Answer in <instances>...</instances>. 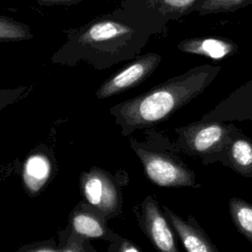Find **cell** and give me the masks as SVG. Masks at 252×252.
I'll list each match as a JSON object with an SVG mask.
<instances>
[{
    "instance_id": "cell-1",
    "label": "cell",
    "mask_w": 252,
    "mask_h": 252,
    "mask_svg": "<svg viewBox=\"0 0 252 252\" xmlns=\"http://www.w3.org/2000/svg\"><path fill=\"white\" fill-rule=\"evenodd\" d=\"M168 20L138 0H125L122 7L67 33V40L52 62L75 65L84 61L103 70L136 59L153 35L167 32Z\"/></svg>"
},
{
    "instance_id": "cell-2",
    "label": "cell",
    "mask_w": 252,
    "mask_h": 252,
    "mask_svg": "<svg viewBox=\"0 0 252 252\" xmlns=\"http://www.w3.org/2000/svg\"><path fill=\"white\" fill-rule=\"evenodd\" d=\"M220 65L203 64L110 108L121 134L159 123L201 94L220 72Z\"/></svg>"
},
{
    "instance_id": "cell-3",
    "label": "cell",
    "mask_w": 252,
    "mask_h": 252,
    "mask_svg": "<svg viewBox=\"0 0 252 252\" xmlns=\"http://www.w3.org/2000/svg\"><path fill=\"white\" fill-rule=\"evenodd\" d=\"M133 150L139 157L147 177L161 187H184L195 185V175L184 164L170 157L149 151L132 141Z\"/></svg>"
},
{
    "instance_id": "cell-4",
    "label": "cell",
    "mask_w": 252,
    "mask_h": 252,
    "mask_svg": "<svg viewBox=\"0 0 252 252\" xmlns=\"http://www.w3.org/2000/svg\"><path fill=\"white\" fill-rule=\"evenodd\" d=\"M80 183L87 204L106 220L120 215L121 196L110 174L100 168L93 167L81 174Z\"/></svg>"
},
{
    "instance_id": "cell-5",
    "label": "cell",
    "mask_w": 252,
    "mask_h": 252,
    "mask_svg": "<svg viewBox=\"0 0 252 252\" xmlns=\"http://www.w3.org/2000/svg\"><path fill=\"white\" fill-rule=\"evenodd\" d=\"M160 62L161 56L158 53L148 52L138 56L130 64L105 80L96 90V97L107 98L140 85L155 72Z\"/></svg>"
},
{
    "instance_id": "cell-6",
    "label": "cell",
    "mask_w": 252,
    "mask_h": 252,
    "mask_svg": "<svg viewBox=\"0 0 252 252\" xmlns=\"http://www.w3.org/2000/svg\"><path fill=\"white\" fill-rule=\"evenodd\" d=\"M141 225L158 252H179L173 232L152 196L146 197L141 206Z\"/></svg>"
},
{
    "instance_id": "cell-7",
    "label": "cell",
    "mask_w": 252,
    "mask_h": 252,
    "mask_svg": "<svg viewBox=\"0 0 252 252\" xmlns=\"http://www.w3.org/2000/svg\"><path fill=\"white\" fill-rule=\"evenodd\" d=\"M228 133V127L220 123H196L182 129V140L191 153L208 154L221 149Z\"/></svg>"
},
{
    "instance_id": "cell-8",
    "label": "cell",
    "mask_w": 252,
    "mask_h": 252,
    "mask_svg": "<svg viewBox=\"0 0 252 252\" xmlns=\"http://www.w3.org/2000/svg\"><path fill=\"white\" fill-rule=\"evenodd\" d=\"M72 232L87 238H103L116 240L118 235L113 233L106 225V219L89 204H80L70 216Z\"/></svg>"
},
{
    "instance_id": "cell-9",
    "label": "cell",
    "mask_w": 252,
    "mask_h": 252,
    "mask_svg": "<svg viewBox=\"0 0 252 252\" xmlns=\"http://www.w3.org/2000/svg\"><path fill=\"white\" fill-rule=\"evenodd\" d=\"M177 48L187 54L220 60L235 54L238 50V45L229 38L219 36H197L179 41Z\"/></svg>"
},
{
    "instance_id": "cell-10",
    "label": "cell",
    "mask_w": 252,
    "mask_h": 252,
    "mask_svg": "<svg viewBox=\"0 0 252 252\" xmlns=\"http://www.w3.org/2000/svg\"><path fill=\"white\" fill-rule=\"evenodd\" d=\"M163 212L187 252H218L207 234L198 225L184 220L165 206Z\"/></svg>"
},
{
    "instance_id": "cell-11",
    "label": "cell",
    "mask_w": 252,
    "mask_h": 252,
    "mask_svg": "<svg viewBox=\"0 0 252 252\" xmlns=\"http://www.w3.org/2000/svg\"><path fill=\"white\" fill-rule=\"evenodd\" d=\"M51 172L52 163L46 154L30 155L23 167V181L29 194L37 195L50 179Z\"/></svg>"
},
{
    "instance_id": "cell-12",
    "label": "cell",
    "mask_w": 252,
    "mask_h": 252,
    "mask_svg": "<svg viewBox=\"0 0 252 252\" xmlns=\"http://www.w3.org/2000/svg\"><path fill=\"white\" fill-rule=\"evenodd\" d=\"M159 13L168 21L179 20L193 12L202 0H138Z\"/></svg>"
},
{
    "instance_id": "cell-13",
    "label": "cell",
    "mask_w": 252,
    "mask_h": 252,
    "mask_svg": "<svg viewBox=\"0 0 252 252\" xmlns=\"http://www.w3.org/2000/svg\"><path fill=\"white\" fill-rule=\"evenodd\" d=\"M228 157L235 170L252 174V143L246 139H235L228 146Z\"/></svg>"
},
{
    "instance_id": "cell-14",
    "label": "cell",
    "mask_w": 252,
    "mask_h": 252,
    "mask_svg": "<svg viewBox=\"0 0 252 252\" xmlns=\"http://www.w3.org/2000/svg\"><path fill=\"white\" fill-rule=\"evenodd\" d=\"M229 212L235 226L252 242V204L232 198L229 201Z\"/></svg>"
},
{
    "instance_id": "cell-15",
    "label": "cell",
    "mask_w": 252,
    "mask_h": 252,
    "mask_svg": "<svg viewBox=\"0 0 252 252\" xmlns=\"http://www.w3.org/2000/svg\"><path fill=\"white\" fill-rule=\"evenodd\" d=\"M32 36L31 29L27 24L6 16H0V42L28 40L32 38Z\"/></svg>"
},
{
    "instance_id": "cell-16",
    "label": "cell",
    "mask_w": 252,
    "mask_h": 252,
    "mask_svg": "<svg viewBox=\"0 0 252 252\" xmlns=\"http://www.w3.org/2000/svg\"><path fill=\"white\" fill-rule=\"evenodd\" d=\"M252 5V0H202L196 12L200 16L235 12Z\"/></svg>"
},
{
    "instance_id": "cell-17",
    "label": "cell",
    "mask_w": 252,
    "mask_h": 252,
    "mask_svg": "<svg viewBox=\"0 0 252 252\" xmlns=\"http://www.w3.org/2000/svg\"><path fill=\"white\" fill-rule=\"evenodd\" d=\"M28 87H17L13 89L0 90V111L8 105H11L20 100L28 94Z\"/></svg>"
},
{
    "instance_id": "cell-18",
    "label": "cell",
    "mask_w": 252,
    "mask_h": 252,
    "mask_svg": "<svg viewBox=\"0 0 252 252\" xmlns=\"http://www.w3.org/2000/svg\"><path fill=\"white\" fill-rule=\"evenodd\" d=\"M84 239L80 235L72 232L66 244L61 248V252H87L84 246Z\"/></svg>"
},
{
    "instance_id": "cell-19",
    "label": "cell",
    "mask_w": 252,
    "mask_h": 252,
    "mask_svg": "<svg viewBox=\"0 0 252 252\" xmlns=\"http://www.w3.org/2000/svg\"><path fill=\"white\" fill-rule=\"evenodd\" d=\"M16 252H61V248H57L52 243L44 242L21 247Z\"/></svg>"
},
{
    "instance_id": "cell-20",
    "label": "cell",
    "mask_w": 252,
    "mask_h": 252,
    "mask_svg": "<svg viewBox=\"0 0 252 252\" xmlns=\"http://www.w3.org/2000/svg\"><path fill=\"white\" fill-rule=\"evenodd\" d=\"M40 6H53V5H74L83 0H36Z\"/></svg>"
},
{
    "instance_id": "cell-21",
    "label": "cell",
    "mask_w": 252,
    "mask_h": 252,
    "mask_svg": "<svg viewBox=\"0 0 252 252\" xmlns=\"http://www.w3.org/2000/svg\"><path fill=\"white\" fill-rule=\"evenodd\" d=\"M117 252H140V250L136 245L129 242L128 240L121 239V242H120Z\"/></svg>"
}]
</instances>
